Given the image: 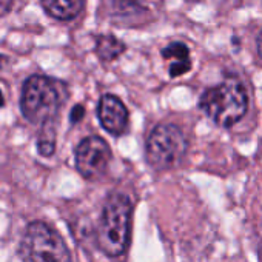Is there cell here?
I'll return each mask as SVG.
<instances>
[{
    "mask_svg": "<svg viewBox=\"0 0 262 262\" xmlns=\"http://www.w3.org/2000/svg\"><path fill=\"white\" fill-rule=\"evenodd\" d=\"M83 117H85V108H83V105H80V103L74 105L73 110H71V113H70V120H71V123H77V122H80Z\"/></svg>",
    "mask_w": 262,
    "mask_h": 262,
    "instance_id": "12",
    "label": "cell"
},
{
    "mask_svg": "<svg viewBox=\"0 0 262 262\" xmlns=\"http://www.w3.org/2000/svg\"><path fill=\"white\" fill-rule=\"evenodd\" d=\"M97 116L102 126L113 136L125 133L128 125V110L117 96L103 94L97 105Z\"/></svg>",
    "mask_w": 262,
    "mask_h": 262,
    "instance_id": "7",
    "label": "cell"
},
{
    "mask_svg": "<svg viewBox=\"0 0 262 262\" xmlns=\"http://www.w3.org/2000/svg\"><path fill=\"white\" fill-rule=\"evenodd\" d=\"M188 150L184 131L173 123L158 125L147 139L145 155L150 165L158 170H168L182 162Z\"/></svg>",
    "mask_w": 262,
    "mask_h": 262,
    "instance_id": "5",
    "label": "cell"
},
{
    "mask_svg": "<svg viewBox=\"0 0 262 262\" xmlns=\"http://www.w3.org/2000/svg\"><path fill=\"white\" fill-rule=\"evenodd\" d=\"M164 59H171L170 63V77H181L182 74L188 73L191 70V60H190V50L182 42H173L168 47L162 50Z\"/></svg>",
    "mask_w": 262,
    "mask_h": 262,
    "instance_id": "8",
    "label": "cell"
},
{
    "mask_svg": "<svg viewBox=\"0 0 262 262\" xmlns=\"http://www.w3.org/2000/svg\"><path fill=\"white\" fill-rule=\"evenodd\" d=\"M125 48H126L125 43L120 42L113 34H102V36H97L96 39L94 51L102 62H113L120 54L125 53Z\"/></svg>",
    "mask_w": 262,
    "mask_h": 262,
    "instance_id": "10",
    "label": "cell"
},
{
    "mask_svg": "<svg viewBox=\"0 0 262 262\" xmlns=\"http://www.w3.org/2000/svg\"><path fill=\"white\" fill-rule=\"evenodd\" d=\"M4 106H5V94L0 90V108H4Z\"/></svg>",
    "mask_w": 262,
    "mask_h": 262,
    "instance_id": "15",
    "label": "cell"
},
{
    "mask_svg": "<svg viewBox=\"0 0 262 262\" xmlns=\"http://www.w3.org/2000/svg\"><path fill=\"white\" fill-rule=\"evenodd\" d=\"M199 108L216 125L230 128L245 116L248 110V94L237 77L228 76L221 83L202 93Z\"/></svg>",
    "mask_w": 262,
    "mask_h": 262,
    "instance_id": "3",
    "label": "cell"
},
{
    "mask_svg": "<svg viewBox=\"0 0 262 262\" xmlns=\"http://www.w3.org/2000/svg\"><path fill=\"white\" fill-rule=\"evenodd\" d=\"M74 158L79 174L88 181H94L105 174L111 162V150L102 138L90 136L79 142Z\"/></svg>",
    "mask_w": 262,
    "mask_h": 262,
    "instance_id": "6",
    "label": "cell"
},
{
    "mask_svg": "<svg viewBox=\"0 0 262 262\" xmlns=\"http://www.w3.org/2000/svg\"><path fill=\"white\" fill-rule=\"evenodd\" d=\"M40 5L53 19L67 22L76 19L80 14L85 0H40Z\"/></svg>",
    "mask_w": 262,
    "mask_h": 262,
    "instance_id": "9",
    "label": "cell"
},
{
    "mask_svg": "<svg viewBox=\"0 0 262 262\" xmlns=\"http://www.w3.org/2000/svg\"><path fill=\"white\" fill-rule=\"evenodd\" d=\"M190 2H201V0H190Z\"/></svg>",
    "mask_w": 262,
    "mask_h": 262,
    "instance_id": "16",
    "label": "cell"
},
{
    "mask_svg": "<svg viewBox=\"0 0 262 262\" xmlns=\"http://www.w3.org/2000/svg\"><path fill=\"white\" fill-rule=\"evenodd\" d=\"M56 123H48L40 128V135L37 139L39 155L43 158H51L56 151Z\"/></svg>",
    "mask_w": 262,
    "mask_h": 262,
    "instance_id": "11",
    "label": "cell"
},
{
    "mask_svg": "<svg viewBox=\"0 0 262 262\" xmlns=\"http://www.w3.org/2000/svg\"><path fill=\"white\" fill-rule=\"evenodd\" d=\"M67 97L65 83L48 76L33 74L22 85L20 111L30 123L42 128L43 125L56 123Z\"/></svg>",
    "mask_w": 262,
    "mask_h": 262,
    "instance_id": "1",
    "label": "cell"
},
{
    "mask_svg": "<svg viewBox=\"0 0 262 262\" xmlns=\"http://www.w3.org/2000/svg\"><path fill=\"white\" fill-rule=\"evenodd\" d=\"M256 51H257L259 59L262 60V31L259 33V36H257V39H256Z\"/></svg>",
    "mask_w": 262,
    "mask_h": 262,
    "instance_id": "13",
    "label": "cell"
},
{
    "mask_svg": "<svg viewBox=\"0 0 262 262\" xmlns=\"http://www.w3.org/2000/svg\"><path fill=\"white\" fill-rule=\"evenodd\" d=\"M19 256L22 262H73L63 237L43 221L27 225L20 237Z\"/></svg>",
    "mask_w": 262,
    "mask_h": 262,
    "instance_id": "4",
    "label": "cell"
},
{
    "mask_svg": "<svg viewBox=\"0 0 262 262\" xmlns=\"http://www.w3.org/2000/svg\"><path fill=\"white\" fill-rule=\"evenodd\" d=\"M8 65V57L5 54H0V71H4Z\"/></svg>",
    "mask_w": 262,
    "mask_h": 262,
    "instance_id": "14",
    "label": "cell"
},
{
    "mask_svg": "<svg viewBox=\"0 0 262 262\" xmlns=\"http://www.w3.org/2000/svg\"><path fill=\"white\" fill-rule=\"evenodd\" d=\"M131 216L133 202L126 194L113 193L108 196L97 228V247L110 257L125 253L131 236Z\"/></svg>",
    "mask_w": 262,
    "mask_h": 262,
    "instance_id": "2",
    "label": "cell"
}]
</instances>
